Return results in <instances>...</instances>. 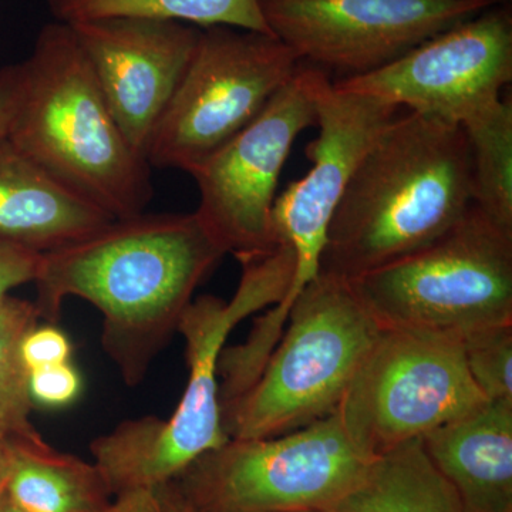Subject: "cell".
Masks as SVG:
<instances>
[{"instance_id":"obj_4","label":"cell","mask_w":512,"mask_h":512,"mask_svg":"<svg viewBox=\"0 0 512 512\" xmlns=\"http://www.w3.org/2000/svg\"><path fill=\"white\" fill-rule=\"evenodd\" d=\"M22 67L9 140L114 220L146 212L153 168L124 137L72 28L57 20L46 25Z\"/></svg>"},{"instance_id":"obj_25","label":"cell","mask_w":512,"mask_h":512,"mask_svg":"<svg viewBox=\"0 0 512 512\" xmlns=\"http://www.w3.org/2000/svg\"><path fill=\"white\" fill-rule=\"evenodd\" d=\"M42 254L0 238V302L13 289L35 281Z\"/></svg>"},{"instance_id":"obj_8","label":"cell","mask_w":512,"mask_h":512,"mask_svg":"<svg viewBox=\"0 0 512 512\" xmlns=\"http://www.w3.org/2000/svg\"><path fill=\"white\" fill-rule=\"evenodd\" d=\"M301 63L274 35L201 29L190 66L148 143L147 163L191 175L262 113Z\"/></svg>"},{"instance_id":"obj_29","label":"cell","mask_w":512,"mask_h":512,"mask_svg":"<svg viewBox=\"0 0 512 512\" xmlns=\"http://www.w3.org/2000/svg\"><path fill=\"white\" fill-rule=\"evenodd\" d=\"M9 434L0 431V505L6 501V480L9 468Z\"/></svg>"},{"instance_id":"obj_19","label":"cell","mask_w":512,"mask_h":512,"mask_svg":"<svg viewBox=\"0 0 512 512\" xmlns=\"http://www.w3.org/2000/svg\"><path fill=\"white\" fill-rule=\"evenodd\" d=\"M57 22L138 18L170 20L205 29L228 26L274 35L259 0H47Z\"/></svg>"},{"instance_id":"obj_2","label":"cell","mask_w":512,"mask_h":512,"mask_svg":"<svg viewBox=\"0 0 512 512\" xmlns=\"http://www.w3.org/2000/svg\"><path fill=\"white\" fill-rule=\"evenodd\" d=\"M473 204L463 126L402 111L373 141L350 177L319 272L352 279L439 238Z\"/></svg>"},{"instance_id":"obj_10","label":"cell","mask_w":512,"mask_h":512,"mask_svg":"<svg viewBox=\"0 0 512 512\" xmlns=\"http://www.w3.org/2000/svg\"><path fill=\"white\" fill-rule=\"evenodd\" d=\"M323 73L302 62L262 113L191 173L200 191L195 214L239 262L276 248V187L296 138L316 126Z\"/></svg>"},{"instance_id":"obj_3","label":"cell","mask_w":512,"mask_h":512,"mask_svg":"<svg viewBox=\"0 0 512 512\" xmlns=\"http://www.w3.org/2000/svg\"><path fill=\"white\" fill-rule=\"evenodd\" d=\"M242 276L231 301L204 295L181 318L188 382L168 419L126 420L90 444L113 497L153 491L171 483L202 454L227 443L222 421L220 360L225 342L242 320L284 301L295 272L291 249L242 261Z\"/></svg>"},{"instance_id":"obj_30","label":"cell","mask_w":512,"mask_h":512,"mask_svg":"<svg viewBox=\"0 0 512 512\" xmlns=\"http://www.w3.org/2000/svg\"><path fill=\"white\" fill-rule=\"evenodd\" d=\"M0 512H23L19 510L15 505L10 504L8 500L5 501L2 505H0Z\"/></svg>"},{"instance_id":"obj_22","label":"cell","mask_w":512,"mask_h":512,"mask_svg":"<svg viewBox=\"0 0 512 512\" xmlns=\"http://www.w3.org/2000/svg\"><path fill=\"white\" fill-rule=\"evenodd\" d=\"M471 379L488 402L512 404V323L461 340Z\"/></svg>"},{"instance_id":"obj_18","label":"cell","mask_w":512,"mask_h":512,"mask_svg":"<svg viewBox=\"0 0 512 512\" xmlns=\"http://www.w3.org/2000/svg\"><path fill=\"white\" fill-rule=\"evenodd\" d=\"M333 511L464 512V508L423 440L416 439L373 458L359 484Z\"/></svg>"},{"instance_id":"obj_9","label":"cell","mask_w":512,"mask_h":512,"mask_svg":"<svg viewBox=\"0 0 512 512\" xmlns=\"http://www.w3.org/2000/svg\"><path fill=\"white\" fill-rule=\"evenodd\" d=\"M485 402L468 372L461 340L382 328L338 413L353 446L373 460Z\"/></svg>"},{"instance_id":"obj_21","label":"cell","mask_w":512,"mask_h":512,"mask_svg":"<svg viewBox=\"0 0 512 512\" xmlns=\"http://www.w3.org/2000/svg\"><path fill=\"white\" fill-rule=\"evenodd\" d=\"M39 319L35 302L12 295L0 302V431L9 436L39 433L32 424L29 373L20 357L22 340Z\"/></svg>"},{"instance_id":"obj_12","label":"cell","mask_w":512,"mask_h":512,"mask_svg":"<svg viewBox=\"0 0 512 512\" xmlns=\"http://www.w3.org/2000/svg\"><path fill=\"white\" fill-rule=\"evenodd\" d=\"M511 80L512 12L507 3H497L389 66L333 86L463 126L503 99Z\"/></svg>"},{"instance_id":"obj_20","label":"cell","mask_w":512,"mask_h":512,"mask_svg":"<svg viewBox=\"0 0 512 512\" xmlns=\"http://www.w3.org/2000/svg\"><path fill=\"white\" fill-rule=\"evenodd\" d=\"M470 146L473 204L501 227L512 229V103L463 124Z\"/></svg>"},{"instance_id":"obj_26","label":"cell","mask_w":512,"mask_h":512,"mask_svg":"<svg viewBox=\"0 0 512 512\" xmlns=\"http://www.w3.org/2000/svg\"><path fill=\"white\" fill-rule=\"evenodd\" d=\"M22 63L0 69V138L8 137L23 94Z\"/></svg>"},{"instance_id":"obj_31","label":"cell","mask_w":512,"mask_h":512,"mask_svg":"<svg viewBox=\"0 0 512 512\" xmlns=\"http://www.w3.org/2000/svg\"><path fill=\"white\" fill-rule=\"evenodd\" d=\"M288 512H335L330 510H306V511H288Z\"/></svg>"},{"instance_id":"obj_28","label":"cell","mask_w":512,"mask_h":512,"mask_svg":"<svg viewBox=\"0 0 512 512\" xmlns=\"http://www.w3.org/2000/svg\"><path fill=\"white\" fill-rule=\"evenodd\" d=\"M153 493L156 498V512H195L185 503L173 483L160 485L154 488Z\"/></svg>"},{"instance_id":"obj_13","label":"cell","mask_w":512,"mask_h":512,"mask_svg":"<svg viewBox=\"0 0 512 512\" xmlns=\"http://www.w3.org/2000/svg\"><path fill=\"white\" fill-rule=\"evenodd\" d=\"M403 109L369 94L346 92L323 73L318 89V137L306 147L312 167L276 197L272 228L276 244L291 248L295 272L276 313L286 318L293 303L319 274L333 214L357 164Z\"/></svg>"},{"instance_id":"obj_23","label":"cell","mask_w":512,"mask_h":512,"mask_svg":"<svg viewBox=\"0 0 512 512\" xmlns=\"http://www.w3.org/2000/svg\"><path fill=\"white\" fill-rule=\"evenodd\" d=\"M83 382L72 362L29 373L32 402L50 409H62L79 399Z\"/></svg>"},{"instance_id":"obj_17","label":"cell","mask_w":512,"mask_h":512,"mask_svg":"<svg viewBox=\"0 0 512 512\" xmlns=\"http://www.w3.org/2000/svg\"><path fill=\"white\" fill-rule=\"evenodd\" d=\"M6 500L23 512H100L114 500L96 463L50 446L40 433L9 436Z\"/></svg>"},{"instance_id":"obj_27","label":"cell","mask_w":512,"mask_h":512,"mask_svg":"<svg viewBox=\"0 0 512 512\" xmlns=\"http://www.w3.org/2000/svg\"><path fill=\"white\" fill-rule=\"evenodd\" d=\"M100 512H156V498L153 491L140 490L114 498Z\"/></svg>"},{"instance_id":"obj_6","label":"cell","mask_w":512,"mask_h":512,"mask_svg":"<svg viewBox=\"0 0 512 512\" xmlns=\"http://www.w3.org/2000/svg\"><path fill=\"white\" fill-rule=\"evenodd\" d=\"M350 282L380 328L463 340L512 323V229L471 204L426 247Z\"/></svg>"},{"instance_id":"obj_14","label":"cell","mask_w":512,"mask_h":512,"mask_svg":"<svg viewBox=\"0 0 512 512\" xmlns=\"http://www.w3.org/2000/svg\"><path fill=\"white\" fill-rule=\"evenodd\" d=\"M69 26L124 137L146 158L151 136L190 66L201 29L138 18Z\"/></svg>"},{"instance_id":"obj_7","label":"cell","mask_w":512,"mask_h":512,"mask_svg":"<svg viewBox=\"0 0 512 512\" xmlns=\"http://www.w3.org/2000/svg\"><path fill=\"white\" fill-rule=\"evenodd\" d=\"M370 461L336 412L281 436L229 439L171 483L195 512L333 511Z\"/></svg>"},{"instance_id":"obj_24","label":"cell","mask_w":512,"mask_h":512,"mask_svg":"<svg viewBox=\"0 0 512 512\" xmlns=\"http://www.w3.org/2000/svg\"><path fill=\"white\" fill-rule=\"evenodd\" d=\"M73 345L69 336L53 323L37 325L26 333L20 345V357L28 373L69 363Z\"/></svg>"},{"instance_id":"obj_16","label":"cell","mask_w":512,"mask_h":512,"mask_svg":"<svg viewBox=\"0 0 512 512\" xmlns=\"http://www.w3.org/2000/svg\"><path fill=\"white\" fill-rule=\"evenodd\" d=\"M464 512H512V404L485 402L423 437Z\"/></svg>"},{"instance_id":"obj_11","label":"cell","mask_w":512,"mask_h":512,"mask_svg":"<svg viewBox=\"0 0 512 512\" xmlns=\"http://www.w3.org/2000/svg\"><path fill=\"white\" fill-rule=\"evenodd\" d=\"M497 0H259L269 29L330 79L375 73Z\"/></svg>"},{"instance_id":"obj_15","label":"cell","mask_w":512,"mask_h":512,"mask_svg":"<svg viewBox=\"0 0 512 512\" xmlns=\"http://www.w3.org/2000/svg\"><path fill=\"white\" fill-rule=\"evenodd\" d=\"M114 218L0 138V238L46 254L96 234Z\"/></svg>"},{"instance_id":"obj_1","label":"cell","mask_w":512,"mask_h":512,"mask_svg":"<svg viewBox=\"0 0 512 512\" xmlns=\"http://www.w3.org/2000/svg\"><path fill=\"white\" fill-rule=\"evenodd\" d=\"M225 255L195 212H143L42 254L35 305L40 319L57 325L67 298L92 303L103 318L104 352L136 387Z\"/></svg>"},{"instance_id":"obj_32","label":"cell","mask_w":512,"mask_h":512,"mask_svg":"<svg viewBox=\"0 0 512 512\" xmlns=\"http://www.w3.org/2000/svg\"><path fill=\"white\" fill-rule=\"evenodd\" d=\"M498 3H508L510 0H497Z\"/></svg>"},{"instance_id":"obj_5","label":"cell","mask_w":512,"mask_h":512,"mask_svg":"<svg viewBox=\"0 0 512 512\" xmlns=\"http://www.w3.org/2000/svg\"><path fill=\"white\" fill-rule=\"evenodd\" d=\"M380 330L352 282L319 272L259 375L222 409L229 439L281 436L338 412Z\"/></svg>"}]
</instances>
